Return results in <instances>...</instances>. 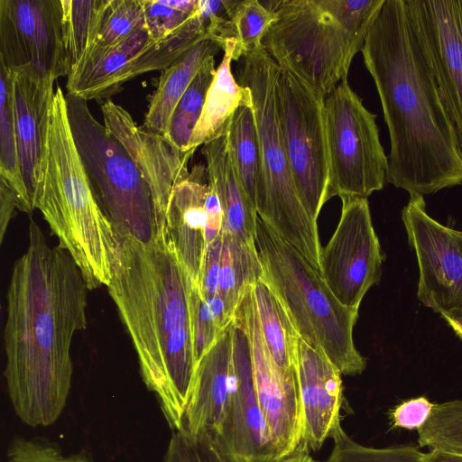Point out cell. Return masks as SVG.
Wrapping results in <instances>:
<instances>
[{"label": "cell", "mask_w": 462, "mask_h": 462, "mask_svg": "<svg viewBox=\"0 0 462 462\" xmlns=\"http://www.w3.org/2000/svg\"><path fill=\"white\" fill-rule=\"evenodd\" d=\"M87 282L62 248L32 219L29 245L14 263L4 330L7 393L26 425L47 427L63 412L71 388L70 347L87 326Z\"/></svg>", "instance_id": "obj_1"}, {"label": "cell", "mask_w": 462, "mask_h": 462, "mask_svg": "<svg viewBox=\"0 0 462 462\" xmlns=\"http://www.w3.org/2000/svg\"><path fill=\"white\" fill-rule=\"evenodd\" d=\"M391 149L387 181L410 195L462 184V147L407 0H385L361 50Z\"/></svg>", "instance_id": "obj_2"}, {"label": "cell", "mask_w": 462, "mask_h": 462, "mask_svg": "<svg viewBox=\"0 0 462 462\" xmlns=\"http://www.w3.org/2000/svg\"><path fill=\"white\" fill-rule=\"evenodd\" d=\"M193 283L161 233L149 243L120 238L106 287L137 354L143 380L172 431L181 428L197 366Z\"/></svg>", "instance_id": "obj_3"}, {"label": "cell", "mask_w": 462, "mask_h": 462, "mask_svg": "<svg viewBox=\"0 0 462 462\" xmlns=\"http://www.w3.org/2000/svg\"><path fill=\"white\" fill-rule=\"evenodd\" d=\"M33 207L58 237L59 246L71 256L88 289L107 286L120 237L93 193L71 133L66 97L60 87L49 111Z\"/></svg>", "instance_id": "obj_4"}, {"label": "cell", "mask_w": 462, "mask_h": 462, "mask_svg": "<svg viewBox=\"0 0 462 462\" xmlns=\"http://www.w3.org/2000/svg\"><path fill=\"white\" fill-rule=\"evenodd\" d=\"M385 0H280L263 46L276 63L327 97L347 79Z\"/></svg>", "instance_id": "obj_5"}, {"label": "cell", "mask_w": 462, "mask_h": 462, "mask_svg": "<svg viewBox=\"0 0 462 462\" xmlns=\"http://www.w3.org/2000/svg\"><path fill=\"white\" fill-rule=\"evenodd\" d=\"M254 241L261 277L280 299L299 337L321 349L342 374H361L366 363L353 339L358 310L342 305L320 272L258 215Z\"/></svg>", "instance_id": "obj_6"}, {"label": "cell", "mask_w": 462, "mask_h": 462, "mask_svg": "<svg viewBox=\"0 0 462 462\" xmlns=\"http://www.w3.org/2000/svg\"><path fill=\"white\" fill-rule=\"evenodd\" d=\"M236 79L252 94L260 152L257 215L320 272L318 226L299 196L281 131L276 100L279 65L263 46L242 56Z\"/></svg>", "instance_id": "obj_7"}, {"label": "cell", "mask_w": 462, "mask_h": 462, "mask_svg": "<svg viewBox=\"0 0 462 462\" xmlns=\"http://www.w3.org/2000/svg\"><path fill=\"white\" fill-rule=\"evenodd\" d=\"M68 118L93 193L117 236L143 243L158 235L149 185L123 144L91 114L88 101L65 94Z\"/></svg>", "instance_id": "obj_8"}, {"label": "cell", "mask_w": 462, "mask_h": 462, "mask_svg": "<svg viewBox=\"0 0 462 462\" xmlns=\"http://www.w3.org/2000/svg\"><path fill=\"white\" fill-rule=\"evenodd\" d=\"M328 153L327 199L367 198L387 181L388 159L380 142L376 115L370 112L347 79L324 100Z\"/></svg>", "instance_id": "obj_9"}, {"label": "cell", "mask_w": 462, "mask_h": 462, "mask_svg": "<svg viewBox=\"0 0 462 462\" xmlns=\"http://www.w3.org/2000/svg\"><path fill=\"white\" fill-rule=\"evenodd\" d=\"M276 100L293 180L306 211L317 223L319 212L328 201L325 97L290 70L280 67Z\"/></svg>", "instance_id": "obj_10"}, {"label": "cell", "mask_w": 462, "mask_h": 462, "mask_svg": "<svg viewBox=\"0 0 462 462\" xmlns=\"http://www.w3.org/2000/svg\"><path fill=\"white\" fill-rule=\"evenodd\" d=\"M245 332L259 406L275 457L291 453L303 440L304 413L299 374H286L274 363L263 338L252 285L246 290L234 319Z\"/></svg>", "instance_id": "obj_11"}, {"label": "cell", "mask_w": 462, "mask_h": 462, "mask_svg": "<svg viewBox=\"0 0 462 462\" xmlns=\"http://www.w3.org/2000/svg\"><path fill=\"white\" fill-rule=\"evenodd\" d=\"M341 200L338 224L321 251L320 273L342 305L358 310L367 291L381 278L383 255L367 198Z\"/></svg>", "instance_id": "obj_12"}, {"label": "cell", "mask_w": 462, "mask_h": 462, "mask_svg": "<svg viewBox=\"0 0 462 462\" xmlns=\"http://www.w3.org/2000/svg\"><path fill=\"white\" fill-rule=\"evenodd\" d=\"M0 63L68 77L60 0H0Z\"/></svg>", "instance_id": "obj_13"}, {"label": "cell", "mask_w": 462, "mask_h": 462, "mask_svg": "<svg viewBox=\"0 0 462 462\" xmlns=\"http://www.w3.org/2000/svg\"><path fill=\"white\" fill-rule=\"evenodd\" d=\"M402 219L418 261L419 300L439 314L462 308V232L430 217L418 194L410 195Z\"/></svg>", "instance_id": "obj_14"}, {"label": "cell", "mask_w": 462, "mask_h": 462, "mask_svg": "<svg viewBox=\"0 0 462 462\" xmlns=\"http://www.w3.org/2000/svg\"><path fill=\"white\" fill-rule=\"evenodd\" d=\"M224 213L207 167H192L186 180L171 190L162 231L166 243L196 284L208 245L222 233Z\"/></svg>", "instance_id": "obj_15"}, {"label": "cell", "mask_w": 462, "mask_h": 462, "mask_svg": "<svg viewBox=\"0 0 462 462\" xmlns=\"http://www.w3.org/2000/svg\"><path fill=\"white\" fill-rule=\"evenodd\" d=\"M233 384L221 428L212 438L228 462H263L274 448L256 396L248 339L233 320Z\"/></svg>", "instance_id": "obj_16"}, {"label": "cell", "mask_w": 462, "mask_h": 462, "mask_svg": "<svg viewBox=\"0 0 462 462\" xmlns=\"http://www.w3.org/2000/svg\"><path fill=\"white\" fill-rule=\"evenodd\" d=\"M104 125L126 149L151 189L158 234L171 190L189 175L194 150L182 152L165 136L138 125L127 110L111 100L101 106Z\"/></svg>", "instance_id": "obj_17"}, {"label": "cell", "mask_w": 462, "mask_h": 462, "mask_svg": "<svg viewBox=\"0 0 462 462\" xmlns=\"http://www.w3.org/2000/svg\"><path fill=\"white\" fill-rule=\"evenodd\" d=\"M462 147V0H407Z\"/></svg>", "instance_id": "obj_18"}, {"label": "cell", "mask_w": 462, "mask_h": 462, "mask_svg": "<svg viewBox=\"0 0 462 462\" xmlns=\"http://www.w3.org/2000/svg\"><path fill=\"white\" fill-rule=\"evenodd\" d=\"M297 368L304 413L303 440L319 450L340 425L342 374L325 353L299 337Z\"/></svg>", "instance_id": "obj_19"}, {"label": "cell", "mask_w": 462, "mask_h": 462, "mask_svg": "<svg viewBox=\"0 0 462 462\" xmlns=\"http://www.w3.org/2000/svg\"><path fill=\"white\" fill-rule=\"evenodd\" d=\"M233 384L232 324L199 361L180 430L215 438L223 423Z\"/></svg>", "instance_id": "obj_20"}, {"label": "cell", "mask_w": 462, "mask_h": 462, "mask_svg": "<svg viewBox=\"0 0 462 462\" xmlns=\"http://www.w3.org/2000/svg\"><path fill=\"white\" fill-rule=\"evenodd\" d=\"M11 71L19 162L33 206L35 180L44 150L55 80L30 69Z\"/></svg>", "instance_id": "obj_21"}, {"label": "cell", "mask_w": 462, "mask_h": 462, "mask_svg": "<svg viewBox=\"0 0 462 462\" xmlns=\"http://www.w3.org/2000/svg\"><path fill=\"white\" fill-rule=\"evenodd\" d=\"M208 181L216 190L223 213V228L238 239L255 245L256 208L237 176L226 135L203 144Z\"/></svg>", "instance_id": "obj_22"}, {"label": "cell", "mask_w": 462, "mask_h": 462, "mask_svg": "<svg viewBox=\"0 0 462 462\" xmlns=\"http://www.w3.org/2000/svg\"><path fill=\"white\" fill-rule=\"evenodd\" d=\"M236 40H230L223 49L222 60L216 69L208 88L201 116L192 134L189 150H194L221 134L240 106H253L250 89L240 85L232 73Z\"/></svg>", "instance_id": "obj_23"}, {"label": "cell", "mask_w": 462, "mask_h": 462, "mask_svg": "<svg viewBox=\"0 0 462 462\" xmlns=\"http://www.w3.org/2000/svg\"><path fill=\"white\" fill-rule=\"evenodd\" d=\"M222 50L215 41L199 42L167 68L161 70L158 85L152 95L143 125L169 139L171 115L203 63Z\"/></svg>", "instance_id": "obj_24"}, {"label": "cell", "mask_w": 462, "mask_h": 462, "mask_svg": "<svg viewBox=\"0 0 462 462\" xmlns=\"http://www.w3.org/2000/svg\"><path fill=\"white\" fill-rule=\"evenodd\" d=\"M252 291L262 333L274 363L286 374H298L300 337L282 303L262 277L252 285Z\"/></svg>", "instance_id": "obj_25"}, {"label": "cell", "mask_w": 462, "mask_h": 462, "mask_svg": "<svg viewBox=\"0 0 462 462\" xmlns=\"http://www.w3.org/2000/svg\"><path fill=\"white\" fill-rule=\"evenodd\" d=\"M223 245L217 283L218 298L227 318L235 312L246 290L262 276L263 270L255 245L247 244L230 232L222 230Z\"/></svg>", "instance_id": "obj_26"}, {"label": "cell", "mask_w": 462, "mask_h": 462, "mask_svg": "<svg viewBox=\"0 0 462 462\" xmlns=\"http://www.w3.org/2000/svg\"><path fill=\"white\" fill-rule=\"evenodd\" d=\"M0 185L5 187L15 208L24 213L34 210L24 183L15 134L13 73L0 63Z\"/></svg>", "instance_id": "obj_27"}, {"label": "cell", "mask_w": 462, "mask_h": 462, "mask_svg": "<svg viewBox=\"0 0 462 462\" xmlns=\"http://www.w3.org/2000/svg\"><path fill=\"white\" fill-rule=\"evenodd\" d=\"M226 135L239 180L255 207L261 167L253 106H243L236 109L229 122Z\"/></svg>", "instance_id": "obj_28"}, {"label": "cell", "mask_w": 462, "mask_h": 462, "mask_svg": "<svg viewBox=\"0 0 462 462\" xmlns=\"http://www.w3.org/2000/svg\"><path fill=\"white\" fill-rule=\"evenodd\" d=\"M68 76L93 47L106 0H60Z\"/></svg>", "instance_id": "obj_29"}, {"label": "cell", "mask_w": 462, "mask_h": 462, "mask_svg": "<svg viewBox=\"0 0 462 462\" xmlns=\"http://www.w3.org/2000/svg\"><path fill=\"white\" fill-rule=\"evenodd\" d=\"M216 69L214 57L208 58L179 100L171 115L169 140L182 152L190 151L189 144L201 116Z\"/></svg>", "instance_id": "obj_30"}, {"label": "cell", "mask_w": 462, "mask_h": 462, "mask_svg": "<svg viewBox=\"0 0 462 462\" xmlns=\"http://www.w3.org/2000/svg\"><path fill=\"white\" fill-rule=\"evenodd\" d=\"M229 18L236 33L234 61L263 46V39L273 20V11L258 0H226Z\"/></svg>", "instance_id": "obj_31"}, {"label": "cell", "mask_w": 462, "mask_h": 462, "mask_svg": "<svg viewBox=\"0 0 462 462\" xmlns=\"http://www.w3.org/2000/svg\"><path fill=\"white\" fill-rule=\"evenodd\" d=\"M417 431L420 447L462 454V400L435 404L430 419Z\"/></svg>", "instance_id": "obj_32"}, {"label": "cell", "mask_w": 462, "mask_h": 462, "mask_svg": "<svg viewBox=\"0 0 462 462\" xmlns=\"http://www.w3.org/2000/svg\"><path fill=\"white\" fill-rule=\"evenodd\" d=\"M142 27L143 0H106L91 49L116 45Z\"/></svg>", "instance_id": "obj_33"}, {"label": "cell", "mask_w": 462, "mask_h": 462, "mask_svg": "<svg viewBox=\"0 0 462 462\" xmlns=\"http://www.w3.org/2000/svg\"><path fill=\"white\" fill-rule=\"evenodd\" d=\"M330 438L334 447L327 462H425V453L415 447L370 448L353 440L341 424Z\"/></svg>", "instance_id": "obj_34"}, {"label": "cell", "mask_w": 462, "mask_h": 462, "mask_svg": "<svg viewBox=\"0 0 462 462\" xmlns=\"http://www.w3.org/2000/svg\"><path fill=\"white\" fill-rule=\"evenodd\" d=\"M199 0H143L144 25L152 41L166 38L197 12Z\"/></svg>", "instance_id": "obj_35"}, {"label": "cell", "mask_w": 462, "mask_h": 462, "mask_svg": "<svg viewBox=\"0 0 462 462\" xmlns=\"http://www.w3.org/2000/svg\"><path fill=\"white\" fill-rule=\"evenodd\" d=\"M162 462H228L206 433L190 435L172 431Z\"/></svg>", "instance_id": "obj_36"}, {"label": "cell", "mask_w": 462, "mask_h": 462, "mask_svg": "<svg viewBox=\"0 0 462 462\" xmlns=\"http://www.w3.org/2000/svg\"><path fill=\"white\" fill-rule=\"evenodd\" d=\"M6 462H91L84 453L64 455L59 446L42 438L15 437L6 452Z\"/></svg>", "instance_id": "obj_37"}, {"label": "cell", "mask_w": 462, "mask_h": 462, "mask_svg": "<svg viewBox=\"0 0 462 462\" xmlns=\"http://www.w3.org/2000/svg\"><path fill=\"white\" fill-rule=\"evenodd\" d=\"M190 310L194 353L197 365L225 331L221 330L208 302L193 283L190 291Z\"/></svg>", "instance_id": "obj_38"}, {"label": "cell", "mask_w": 462, "mask_h": 462, "mask_svg": "<svg viewBox=\"0 0 462 462\" xmlns=\"http://www.w3.org/2000/svg\"><path fill=\"white\" fill-rule=\"evenodd\" d=\"M434 406L435 404L425 396L403 401L390 411L392 426L418 430L428 421Z\"/></svg>", "instance_id": "obj_39"}, {"label": "cell", "mask_w": 462, "mask_h": 462, "mask_svg": "<svg viewBox=\"0 0 462 462\" xmlns=\"http://www.w3.org/2000/svg\"><path fill=\"white\" fill-rule=\"evenodd\" d=\"M223 235L210 243L206 250L200 273L196 283L201 297L210 300L217 296L222 253Z\"/></svg>", "instance_id": "obj_40"}, {"label": "cell", "mask_w": 462, "mask_h": 462, "mask_svg": "<svg viewBox=\"0 0 462 462\" xmlns=\"http://www.w3.org/2000/svg\"><path fill=\"white\" fill-rule=\"evenodd\" d=\"M310 448L305 440L290 454L280 458H273L263 462H319L310 455Z\"/></svg>", "instance_id": "obj_41"}, {"label": "cell", "mask_w": 462, "mask_h": 462, "mask_svg": "<svg viewBox=\"0 0 462 462\" xmlns=\"http://www.w3.org/2000/svg\"><path fill=\"white\" fill-rule=\"evenodd\" d=\"M425 462H462V454L431 449L425 453Z\"/></svg>", "instance_id": "obj_42"}, {"label": "cell", "mask_w": 462, "mask_h": 462, "mask_svg": "<svg viewBox=\"0 0 462 462\" xmlns=\"http://www.w3.org/2000/svg\"><path fill=\"white\" fill-rule=\"evenodd\" d=\"M440 316L446 320L457 336L462 339V308L443 312Z\"/></svg>", "instance_id": "obj_43"}]
</instances>
